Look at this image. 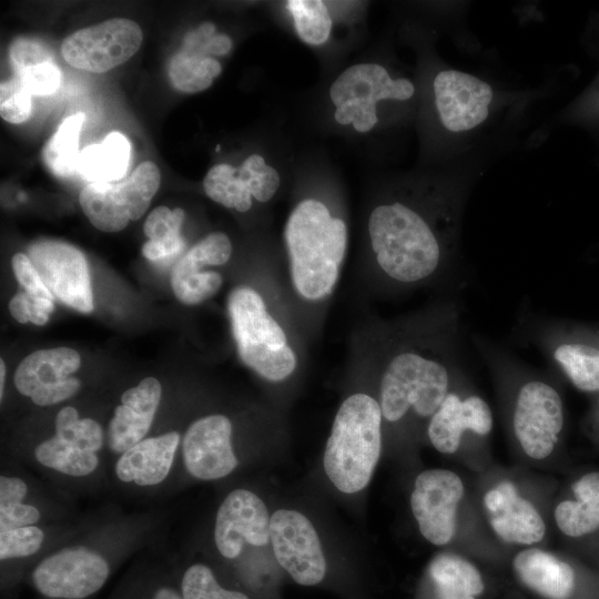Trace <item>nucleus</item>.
Here are the masks:
<instances>
[{"mask_svg":"<svg viewBox=\"0 0 599 599\" xmlns=\"http://www.w3.org/2000/svg\"><path fill=\"white\" fill-rule=\"evenodd\" d=\"M368 233L376 262L392 281H427L446 264V238L424 215L402 202L375 207L368 219Z\"/></svg>","mask_w":599,"mask_h":599,"instance_id":"f257e3e1","label":"nucleus"},{"mask_svg":"<svg viewBox=\"0 0 599 599\" xmlns=\"http://www.w3.org/2000/svg\"><path fill=\"white\" fill-rule=\"evenodd\" d=\"M285 242L297 293L309 301L329 295L346 252L344 221L333 217L322 202L304 200L287 220Z\"/></svg>","mask_w":599,"mask_h":599,"instance_id":"f03ea898","label":"nucleus"},{"mask_svg":"<svg viewBox=\"0 0 599 599\" xmlns=\"http://www.w3.org/2000/svg\"><path fill=\"white\" fill-rule=\"evenodd\" d=\"M460 339V338H458ZM457 339L435 349L405 348L387 363L380 382L383 417L395 423L412 409L432 417L450 392Z\"/></svg>","mask_w":599,"mask_h":599,"instance_id":"7ed1b4c3","label":"nucleus"},{"mask_svg":"<svg viewBox=\"0 0 599 599\" xmlns=\"http://www.w3.org/2000/svg\"><path fill=\"white\" fill-rule=\"evenodd\" d=\"M382 417L369 395L354 394L342 403L324 451L325 473L342 493H357L369 483L380 455Z\"/></svg>","mask_w":599,"mask_h":599,"instance_id":"20e7f679","label":"nucleus"},{"mask_svg":"<svg viewBox=\"0 0 599 599\" xmlns=\"http://www.w3.org/2000/svg\"><path fill=\"white\" fill-rule=\"evenodd\" d=\"M227 312L238 356L246 366L272 382L283 380L294 372L296 356L255 290L235 287L227 298Z\"/></svg>","mask_w":599,"mask_h":599,"instance_id":"39448f33","label":"nucleus"},{"mask_svg":"<svg viewBox=\"0 0 599 599\" xmlns=\"http://www.w3.org/2000/svg\"><path fill=\"white\" fill-rule=\"evenodd\" d=\"M161 182L158 165L141 163L121 182H95L80 193V205L89 221L103 232H119L140 219L149 207Z\"/></svg>","mask_w":599,"mask_h":599,"instance_id":"423d86ee","label":"nucleus"},{"mask_svg":"<svg viewBox=\"0 0 599 599\" xmlns=\"http://www.w3.org/2000/svg\"><path fill=\"white\" fill-rule=\"evenodd\" d=\"M564 423V405L555 387L536 378L520 385L514 404L512 429L527 456L534 459L549 456Z\"/></svg>","mask_w":599,"mask_h":599,"instance_id":"0eeeda50","label":"nucleus"},{"mask_svg":"<svg viewBox=\"0 0 599 599\" xmlns=\"http://www.w3.org/2000/svg\"><path fill=\"white\" fill-rule=\"evenodd\" d=\"M142 40L136 22L116 18L71 33L64 39L61 53L77 69L103 73L128 61Z\"/></svg>","mask_w":599,"mask_h":599,"instance_id":"6e6552de","label":"nucleus"},{"mask_svg":"<svg viewBox=\"0 0 599 599\" xmlns=\"http://www.w3.org/2000/svg\"><path fill=\"white\" fill-rule=\"evenodd\" d=\"M108 561L85 547H68L42 559L33 569L34 588L51 599H84L102 588Z\"/></svg>","mask_w":599,"mask_h":599,"instance_id":"1a4fd4ad","label":"nucleus"},{"mask_svg":"<svg viewBox=\"0 0 599 599\" xmlns=\"http://www.w3.org/2000/svg\"><path fill=\"white\" fill-rule=\"evenodd\" d=\"M270 541L277 562L297 583L314 586L323 580L326 561L321 541L303 514L276 510L271 517Z\"/></svg>","mask_w":599,"mask_h":599,"instance_id":"9d476101","label":"nucleus"},{"mask_svg":"<svg viewBox=\"0 0 599 599\" xmlns=\"http://www.w3.org/2000/svg\"><path fill=\"white\" fill-rule=\"evenodd\" d=\"M29 257L54 298L82 313L93 309L89 267L80 250L61 241L41 240L30 245Z\"/></svg>","mask_w":599,"mask_h":599,"instance_id":"9b49d317","label":"nucleus"},{"mask_svg":"<svg viewBox=\"0 0 599 599\" xmlns=\"http://www.w3.org/2000/svg\"><path fill=\"white\" fill-rule=\"evenodd\" d=\"M463 495V481L450 470L428 469L417 476L410 506L420 534L429 542L443 546L453 539Z\"/></svg>","mask_w":599,"mask_h":599,"instance_id":"f8f14e48","label":"nucleus"},{"mask_svg":"<svg viewBox=\"0 0 599 599\" xmlns=\"http://www.w3.org/2000/svg\"><path fill=\"white\" fill-rule=\"evenodd\" d=\"M80 364V355L71 348L33 352L22 359L16 370V388L35 405L58 404L80 389V380L70 376L78 370Z\"/></svg>","mask_w":599,"mask_h":599,"instance_id":"ddd939ff","label":"nucleus"},{"mask_svg":"<svg viewBox=\"0 0 599 599\" xmlns=\"http://www.w3.org/2000/svg\"><path fill=\"white\" fill-rule=\"evenodd\" d=\"M270 526L271 518L265 504L247 489H234L219 507L215 545L225 558H236L244 541L253 546H265L270 541Z\"/></svg>","mask_w":599,"mask_h":599,"instance_id":"4468645a","label":"nucleus"},{"mask_svg":"<svg viewBox=\"0 0 599 599\" xmlns=\"http://www.w3.org/2000/svg\"><path fill=\"white\" fill-rule=\"evenodd\" d=\"M232 424L220 414L193 422L182 441L186 470L201 480H215L231 474L237 458L231 444Z\"/></svg>","mask_w":599,"mask_h":599,"instance_id":"2eb2a0df","label":"nucleus"},{"mask_svg":"<svg viewBox=\"0 0 599 599\" xmlns=\"http://www.w3.org/2000/svg\"><path fill=\"white\" fill-rule=\"evenodd\" d=\"M435 103L441 123L451 132L476 128L488 116L493 90L487 82L457 70H444L434 80Z\"/></svg>","mask_w":599,"mask_h":599,"instance_id":"dca6fc26","label":"nucleus"},{"mask_svg":"<svg viewBox=\"0 0 599 599\" xmlns=\"http://www.w3.org/2000/svg\"><path fill=\"white\" fill-rule=\"evenodd\" d=\"M493 428L489 405L478 395L461 396L449 392L439 408L430 417L428 437L440 453H455L466 432L485 436Z\"/></svg>","mask_w":599,"mask_h":599,"instance_id":"f3484780","label":"nucleus"},{"mask_svg":"<svg viewBox=\"0 0 599 599\" xmlns=\"http://www.w3.org/2000/svg\"><path fill=\"white\" fill-rule=\"evenodd\" d=\"M484 502L490 514V525L502 540L531 545L544 538L546 525L541 516L530 501L518 495L511 483L502 481L490 489Z\"/></svg>","mask_w":599,"mask_h":599,"instance_id":"a211bd4d","label":"nucleus"},{"mask_svg":"<svg viewBox=\"0 0 599 599\" xmlns=\"http://www.w3.org/2000/svg\"><path fill=\"white\" fill-rule=\"evenodd\" d=\"M161 395L162 386L154 377L142 379L122 394V404L114 409L109 425V446L114 453L123 454L144 439Z\"/></svg>","mask_w":599,"mask_h":599,"instance_id":"6ab92c4d","label":"nucleus"},{"mask_svg":"<svg viewBox=\"0 0 599 599\" xmlns=\"http://www.w3.org/2000/svg\"><path fill=\"white\" fill-rule=\"evenodd\" d=\"M180 440L177 432L144 438L120 455L115 464L118 478L142 487L159 485L172 468Z\"/></svg>","mask_w":599,"mask_h":599,"instance_id":"aec40b11","label":"nucleus"},{"mask_svg":"<svg viewBox=\"0 0 599 599\" xmlns=\"http://www.w3.org/2000/svg\"><path fill=\"white\" fill-rule=\"evenodd\" d=\"M542 344L551 359L579 390L599 392V344L546 327Z\"/></svg>","mask_w":599,"mask_h":599,"instance_id":"412c9836","label":"nucleus"},{"mask_svg":"<svg viewBox=\"0 0 599 599\" xmlns=\"http://www.w3.org/2000/svg\"><path fill=\"white\" fill-rule=\"evenodd\" d=\"M415 92L414 84L404 78L392 79L387 70L375 63L354 64L333 82L329 97L337 108L351 99L407 100Z\"/></svg>","mask_w":599,"mask_h":599,"instance_id":"4be33fe9","label":"nucleus"},{"mask_svg":"<svg viewBox=\"0 0 599 599\" xmlns=\"http://www.w3.org/2000/svg\"><path fill=\"white\" fill-rule=\"evenodd\" d=\"M512 566L524 585L547 599H568L575 590L572 567L541 549L520 551Z\"/></svg>","mask_w":599,"mask_h":599,"instance_id":"5701e85b","label":"nucleus"},{"mask_svg":"<svg viewBox=\"0 0 599 599\" xmlns=\"http://www.w3.org/2000/svg\"><path fill=\"white\" fill-rule=\"evenodd\" d=\"M571 490L576 498L559 502L555 519L565 535L578 538L599 529V471L580 477Z\"/></svg>","mask_w":599,"mask_h":599,"instance_id":"b1692460","label":"nucleus"},{"mask_svg":"<svg viewBox=\"0 0 599 599\" xmlns=\"http://www.w3.org/2000/svg\"><path fill=\"white\" fill-rule=\"evenodd\" d=\"M130 161V143L120 132H111L99 144L80 152L77 172L91 183L114 182L124 176Z\"/></svg>","mask_w":599,"mask_h":599,"instance_id":"393cba45","label":"nucleus"},{"mask_svg":"<svg viewBox=\"0 0 599 599\" xmlns=\"http://www.w3.org/2000/svg\"><path fill=\"white\" fill-rule=\"evenodd\" d=\"M438 599H476L485 588L477 568L454 554H441L429 566Z\"/></svg>","mask_w":599,"mask_h":599,"instance_id":"a878e982","label":"nucleus"},{"mask_svg":"<svg viewBox=\"0 0 599 599\" xmlns=\"http://www.w3.org/2000/svg\"><path fill=\"white\" fill-rule=\"evenodd\" d=\"M184 221V211L166 206L153 210L144 223V233L150 238L142 247V254L150 261L177 255L184 248L181 236V226Z\"/></svg>","mask_w":599,"mask_h":599,"instance_id":"bb28decb","label":"nucleus"},{"mask_svg":"<svg viewBox=\"0 0 599 599\" xmlns=\"http://www.w3.org/2000/svg\"><path fill=\"white\" fill-rule=\"evenodd\" d=\"M204 263L186 252L174 265L171 285L175 296L187 305L199 304L213 296L223 278L214 271H202Z\"/></svg>","mask_w":599,"mask_h":599,"instance_id":"cd10ccee","label":"nucleus"},{"mask_svg":"<svg viewBox=\"0 0 599 599\" xmlns=\"http://www.w3.org/2000/svg\"><path fill=\"white\" fill-rule=\"evenodd\" d=\"M222 67L215 59L197 49H184L176 53L169 65L172 85L185 93H195L211 87Z\"/></svg>","mask_w":599,"mask_h":599,"instance_id":"c85d7f7f","label":"nucleus"},{"mask_svg":"<svg viewBox=\"0 0 599 599\" xmlns=\"http://www.w3.org/2000/svg\"><path fill=\"white\" fill-rule=\"evenodd\" d=\"M34 456L42 466L72 477L88 476L99 465L94 451L78 448L55 435L40 443Z\"/></svg>","mask_w":599,"mask_h":599,"instance_id":"c756f323","label":"nucleus"},{"mask_svg":"<svg viewBox=\"0 0 599 599\" xmlns=\"http://www.w3.org/2000/svg\"><path fill=\"white\" fill-rule=\"evenodd\" d=\"M83 121V113L67 118L43 149L44 162L59 176H69L77 172L79 136Z\"/></svg>","mask_w":599,"mask_h":599,"instance_id":"7c9ffc66","label":"nucleus"},{"mask_svg":"<svg viewBox=\"0 0 599 599\" xmlns=\"http://www.w3.org/2000/svg\"><path fill=\"white\" fill-rule=\"evenodd\" d=\"M203 186L210 199L226 207L246 212L252 206L246 182L237 176V169L230 164L221 163L210 169Z\"/></svg>","mask_w":599,"mask_h":599,"instance_id":"2f4dec72","label":"nucleus"},{"mask_svg":"<svg viewBox=\"0 0 599 599\" xmlns=\"http://www.w3.org/2000/svg\"><path fill=\"white\" fill-rule=\"evenodd\" d=\"M286 7L292 13L298 37L309 44L324 43L332 30V18L321 0H290Z\"/></svg>","mask_w":599,"mask_h":599,"instance_id":"473e14b6","label":"nucleus"},{"mask_svg":"<svg viewBox=\"0 0 599 599\" xmlns=\"http://www.w3.org/2000/svg\"><path fill=\"white\" fill-rule=\"evenodd\" d=\"M55 436L83 450L98 451L103 445V432L98 422L79 417L74 407L67 406L55 417Z\"/></svg>","mask_w":599,"mask_h":599,"instance_id":"72a5a7b5","label":"nucleus"},{"mask_svg":"<svg viewBox=\"0 0 599 599\" xmlns=\"http://www.w3.org/2000/svg\"><path fill=\"white\" fill-rule=\"evenodd\" d=\"M183 599H250L245 593L223 588L203 564L190 566L181 580Z\"/></svg>","mask_w":599,"mask_h":599,"instance_id":"f704fd0d","label":"nucleus"},{"mask_svg":"<svg viewBox=\"0 0 599 599\" xmlns=\"http://www.w3.org/2000/svg\"><path fill=\"white\" fill-rule=\"evenodd\" d=\"M44 534L33 526L20 527L0 532L1 560L24 558L40 550Z\"/></svg>","mask_w":599,"mask_h":599,"instance_id":"c9c22d12","label":"nucleus"},{"mask_svg":"<svg viewBox=\"0 0 599 599\" xmlns=\"http://www.w3.org/2000/svg\"><path fill=\"white\" fill-rule=\"evenodd\" d=\"M31 93L16 75L0 85V114L10 123H22L31 114Z\"/></svg>","mask_w":599,"mask_h":599,"instance_id":"e433bc0d","label":"nucleus"},{"mask_svg":"<svg viewBox=\"0 0 599 599\" xmlns=\"http://www.w3.org/2000/svg\"><path fill=\"white\" fill-rule=\"evenodd\" d=\"M9 309L13 318L20 323L44 325L54 309V304L52 300L40 298L23 291L11 298Z\"/></svg>","mask_w":599,"mask_h":599,"instance_id":"4c0bfd02","label":"nucleus"},{"mask_svg":"<svg viewBox=\"0 0 599 599\" xmlns=\"http://www.w3.org/2000/svg\"><path fill=\"white\" fill-rule=\"evenodd\" d=\"M26 89L35 95H48L57 91L61 82L59 68L51 62L38 64L17 73Z\"/></svg>","mask_w":599,"mask_h":599,"instance_id":"58836bf2","label":"nucleus"},{"mask_svg":"<svg viewBox=\"0 0 599 599\" xmlns=\"http://www.w3.org/2000/svg\"><path fill=\"white\" fill-rule=\"evenodd\" d=\"M205 265H223L232 254V244L229 236L222 232L206 235L187 251Z\"/></svg>","mask_w":599,"mask_h":599,"instance_id":"ea45409f","label":"nucleus"},{"mask_svg":"<svg viewBox=\"0 0 599 599\" xmlns=\"http://www.w3.org/2000/svg\"><path fill=\"white\" fill-rule=\"evenodd\" d=\"M10 58L16 73L53 61L51 51L40 41L31 39L16 40L10 49Z\"/></svg>","mask_w":599,"mask_h":599,"instance_id":"a19ab883","label":"nucleus"},{"mask_svg":"<svg viewBox=\"0 0 599 599\" xmlns=\"http://www.w3.org/2000/svg\"><path fill=\"white\" fill-rule=\"evenodd\" d=\"M11 264L17 280L26 292L40 298L54 300L28 255L17 253Z\"/></svg>","mask_w":599,"mask_h":599,"instance_id":"79ce46f5","label":"nucleus"},{"mask_svg":"<svg viewBox=\"0 0 599 599\" xmlns=\"http://www.w3.org/2000/svg\"><path fill=\"white\" fill-rule=\"evenodd\" d=\"M38 508L29 504H14L0 507V532L33 526L40 520Z\"/></svg>","mask_w":599,"mask_h":599,"instance_id":"37998d69","label":"nucleus"},{"mask_svg":"<svg viewBox=\"0 0 599 599\" xmlns=\"http://www.w3.org/2000/svg\"><path fill=\"white\" fill-rule=\"evenodd\" d=\"M28 486L19 477H0V507L21 504L27 496Z\"/></svg>","mask_w":599,"mask_h":599,"instance_id":"c03bdc74","label":"nucleus"},{"mask_svg":"<svg viewBox=\"0 0 599 599\" xmlns=\"http://www.w3.org/2000/svg\"><path fill=\"white\" fill-rule=\"evenodd\" d=\"M232 40L226 34H215L210 40H202L199 51L206 54L224 55L230 52Z\"/></svg>","mask_w":599,"mask_h":599,"instance_id":"a18cd8bd","label":"nucleus"},{"mask_svg":"<svg viewBox=\"0 0 599 599\" xmlns=\"http://www.w3.org/2000/svg\"><path fill=\"white\" fill-rule=\"evenodd\" d=\"M361 115V106L358 99H351L345 101L343 104L336 108L334 112V119L339 124H349L353 123L355 119Z\"/></svg>","mask_w":599,"mask_h":599,"instance_id":"49530a36","label":"nucleus"},{"mask_svg":"<svg viewBox=\"0 0 599 599\" xmlns=\"http://www.w3.org/2000/svg\"><path fill=\"white\" fill-rule=\"evenodd\" d=\"M266 165L265 160L260 154H252L241 165L245 170L260 171Z\"/></svg>","mask_w":599,"mask_h":599,"instance_id":"de8ad7c7","label":"nucleus"},{"mask_svg":"<svg viewBox=\"0 0 599 599\" xmlns=\"http://www.w3.org/2000/svg\"><path fill=\"white\" fill-rule=\"evenodd\" d=\"M153 599H183V598H182V595L177 592V590H175L172 587L165 586V587L159 588L154 592Z\"/></svg>","mask_w":599,"mask_h":599,"instance_id":"09e8293b","label":"nucleus"},{"mask_svg":"<svg viewBox=\"0 0 599 599\" xmlns=\"http://www.w3.org/2000/svg\"><path fill=\"white\" fill-rule=\"evenodd\" d=\"M197 32L203 40H210L215 35V26L212 22H204L199 27Z\"/></svg>","mask_w":599,"mask_h":599,"instance_id":"8fccbe9b","label":"nucleus"},{"mask_svg":"<svg viewBox=\"0 0 599 599\" xmlns=\"http://www.w3.org/2000/svg\"><path fill=\"white\" fill-rule=\"evenodd\" d=\"M0 373H1V376H0V398L2 399L3 398V389H4V379H6V366H4V362L1 359L0 362Z\"/></svg>","mask_w":599,"mask_h":599,"instance_id":"3c124183","label":"nucleus"}]
</instances>
